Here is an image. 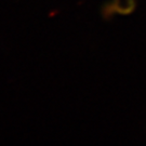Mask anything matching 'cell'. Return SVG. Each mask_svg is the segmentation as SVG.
<instances>
[{"mask_svg":"<svg viewBox=\"0 0 146 146\" xmlns=\"http://www.w3.org/2000/svg\"><path fill=\"white\" fill-rule=\"evenodd\" d=\"M137 7L136 0H110L102 7V15L105 20L113 16H128L134 13Z\"/></svg>","mask_w":146,"mask_h":146,"instance_id":"obj_1","label":"cell"}]
</instances>
